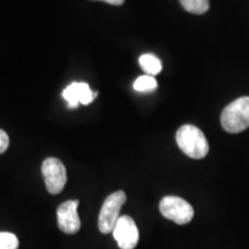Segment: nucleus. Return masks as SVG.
Returning <instances> with one entry per match:
<instances>
[{
	"instance_id": "f257e3e1",
	"label": "nucleus",
	"mask_w": 249,
	"mask_h": 249,
	"mask_svg": "<svg viewBox=\"0 0 249 249\" xmlns=\"http://www.w3.org/2000/svg\"><path fill=\"white\" fill-rule=\"evenodd\" d=\"M176 140L180 150L194 160H202L209 152V143L203 132L193 124H183L180 127Z\"/></svg>"
},
{
	"instance_id": "f03ea898",
	"label": "nucleus",
	"mask_w": 249,
	"mask_h": 249,
	"mask_svg": "<svg viewBox=\"0 0 249 249\" xmlns=\"http://www.w3.org/2000/svg\"><path fill=\"white\" fill-rule=\"evenodd\" d=\"M220 124L226 132L236 134L249 127V97L236 98L224 108L220 116Z\"/></svg>"
},
{
	"instance_id": "7ed1b4c3",
	"label": "nucleus",
	"mask_w": 249,
	"mask_h": 249,
	"mask_svg": "<svg viewBox=\"0 0 249 249\" xmlns=\"http://www.w3.org/2000/svg\"><path fill=\"white\" fill-rule=\"evenodd\" d=\"M126 200V194L123 191L112 193L107 196V200L103 203L98 217V227L102 233L107 234V233L113 232L118 219L120 218L121 207L124 204Z\"/></svg>"
},
{
	"instance_id": "20e7f679",
	"label": "nucleus",
	"mask_w": 249,
	"mask_h": 249,
	"mask_svg": "<svg viewBox=\"0 0 249 249\" xmlns=\"http://www.w3.org/2000/svg\"><path fill=\"white\" fill-rule=\"evenodd\" d=\"M160 213L179 225L188 224L194 217V209L186 200L178 196H165L160 203Z\"/></svg>"
},
{
	"instance_id": "39448f33",
	"label": "nucleus",
	"mask_w": 249,
	"mask_h": 249,
	"mask_svg": "<svg viewBox=\"0 0 249 249\" xmlns=\"http://www.w3.org/2000/svg\"><path fill=\"white\" fill-rule=\"evenodd\" d=\"M42 174L50 194L57 195L62 192L67 182V173L61 160L54 157L46 158L42 164Z\"/></svg>"
},
{
	"instance_id": "423d86ee",
	"label": "nucleus",
	"mask_w": 249,
	"mask_h": 249,
	"mask_svg": "<svg viewBox=\"0 0 249 249\" xmlns=\"http://www.w3.org/2000/svg\"><path fill=\"white\" fill-rule=\"evenodd\" d=\"M114 239L121 249H134L139 242V230L132 217L121 216L113 230Z\"/></svg>"
},
{
	"instance_id": "0eeeda50",
	"label": "nucleus",
	"mask_w": 249,
	"mask_h": 249,
	"mask_svg": "<svg viewBox=\"0 0 249 249\" xmlns=\"http://www.w3.org/2000/svg\"><path fill=\"white\" fill-rule=\"evenodd\" d=\"M79 201L71 200L60 204L57 209L58 226L64 233L75 234L81 229V220L77 214Z\"/></svg>"
},
{
	"instance_id": "6e6552de",
	"label": "nucleus",
	"mask_w": 249,
	"mask_h": 249,
	"mask_svg": "<svg viewBox=\"0 0 249 249\" xmlns=\"http://www.w3.org/2000/svg\"><path fill=\"white\" fill-rule=\"evenodd\" d=\"M98 92H93L90 87L85 82H74L67 87L62 92L64 98L68 102V107H76L77 105H88L91 103Z\"/></svg>"
},
{
	"instance_id": "1a4fd4ad",
	"label": "nucleus",
	"mask_w": 249,
	"mask_h": 249,
	"mask_svg": "<svg viewBox=\"0 0 249 249\" xmlns=\"http://www.w3.org/2000/svg\"><path fill=\"white\" fill-rule=\"evenodd\" d=\"M139 64L143 71H144L145 75L155 76L160 73L161 71V62L160 59L152 53L142 54L139 59Z\"/></svg>"
},
{
	"instance_id": "9d476101",
	"label": "nucleus",
	"mask_w": 249,
	"mask_h": 249,
	"mask_svg": "<svg viewBox=\"0 0 249 249\" xmlns=\"http://www.w3.org/2000/svg\"><path fill=\"white\" fill-rule=\"evenodd\" d=\"M180 4L193 14H204L210 7L209 0H180Z\"/></svg>"
},
{
	"instance_id": "9b49d317",
	"label": "nucleus",
	"mask_w": 249,
	"mask_h": 249,
	"mask_svg": "<svg viewBox=\"0 0 249 249\" xmlns=\"http://www.w3.org/2000/svg\"><path fill=\"white\" fill-rule=\"evenodd\" d=\"M157 81H156L155 76L150 75H143L140 76L138 80L134 83V89L140 92H148L154 91L157 88Z\"/></svg>"
},
{
	"instance_id": "f8f14e48",
	"label": "nucleus",
	"mask_w": 249,
	"mask_h": 249,
	"mask_svg": "<svg viewBox=\"0 0 249 249\" xmlns=\"http://www.w3.org/2000/svg\"><path fill=\"white\" fill-rule=\"evenodd\" d=\"M18 239L9 232H0V249H18Z\"/></svg>"
},
{
	"instance_id": "ddd939ff",
	"label": "nucleus",
	"mask_w": 249,
	"mask_h": 249,
	"mask_svg": "<svg viewBox=\"0 0 249 249\" xmlns=\"http://www.w3.org/2000/svg\"><path fill=\"white\" fill-rule=\"evenodd\" d=\"M9 144V138L5 130L0 129V155L4 154L7 150Z\"/></svg>"
},
{
	"instance_id": "4468645a",
	"label": "nucleus",
	"mask_w": 249,
	"mask_h": 249,
	"mask_svg": "<svg viewBox=\"0 0 249 249\" xmlns=\"http://www.w3.org/2000/svg\"><path fill=\"white\" fill-rule=\"evenodd\" d=\"M97 1H104L107 4L113 5V6H120L124 2V0H97Z\"/></svg>"
}]
</instances>
